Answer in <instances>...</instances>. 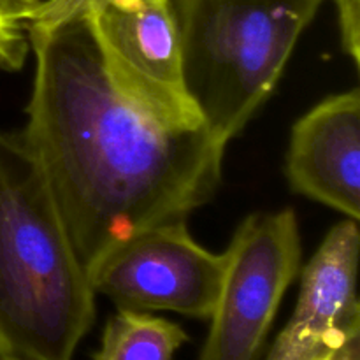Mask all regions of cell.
<instances>
[{
	"instance_id": "obj_1",
	"label": "cell",
	"mask_w": 360,
	"mask_h": 360,
	"mask_svg": "<svg viewBox=\"0 0 360 360\" xmlns=\"http://www.w3.org/2000/svg\"><path fill=\"white\" fill-rule=\"evenodd\" d=\"M25 27L35 76L21 136L88 274L127 239L206 204L225 148L204 125L165 122L132 101L108 72L83 13Z\"/></svg>"
},
{
	"instance_id": "obj_2",
	"label": "cell",
	"mask_w": 360,
	"mask_h": 360,
	"mask_svg": "<svg viewBox=\"0 0 360 360\" xmlns=\"http://www.w3.org/2000/svg\"><path fill=\"white\" fill-rule=\"evenodd\" d=\"M95 292L37 157L0 132V359L72 360Z\"/></svg>"
},
{
	"instance_id": "obj_3",
	"label": "cell",
	"mask_w": 360,
	"mask_h": 360,
	"mask_svg": "<svg viewBox=\"0 0 360 360\" xmlns=\"http://www.w3.org/2000/svg\"><path fill=\"white\" fill-rule=\"evenodd\" d=\"M326 0H172L186 95L225 144L273 94Z\"/></svg>"
},
{
	"instance_id": "obj_4",
	"label": "cell",
	"mask_w": 360,
	"mask_h": 360,
	"mask_svg": "<svg viewBox=\"0 0 360 360\" xmlns=\"http://www.w3.org/2000/svg\"><path fill=\"white\" fill-rule=\"evenodd\" d=\"M224 257V280L200 360H260L281 299L301 266L295 213L248 217Z\"/></svg>"
},
{
	"instance_id": "obj_5",
	"label": "cell",
	"mask_w": 360,
	"mask_h": 360,
	"mask_svg": "<svg viewBox=\"0 0 360 360\" xmlns=\"http://www.w3.org/2000/svg\"><path fill=\"white\" fill-rule=\"evenodd\" d=\"M225 257L193 241L185 220L155 225L105 253L88 273L95 294L120 309L210 319Z\"/></svg>"
},
{
	"instance_id": "obj_6",
	"label": "cell",
	"mask_w": 360,
	"mask_h": 360,
	"mask_svg": "<svg viewBox=\"0 0 360 360\" xmlns=\"http://www.w3.org/2000/svg\"><path fill=\"white\" fill-rule=\"evenodd\" d=\"M81 13L112 81L132 101L165 122L202 125L183 84L172 0H94Z\"/></svg>"
},
{
	"instance_id": "obj_7",
	"label": "cell",
	"mask_w": 360,
	"mask_h": 360,
	"mask_svg": "<svg viewBox=\"0 0 360 360\" xmlns=\"http://www.w3.org/2000/svg\"><path fill=\"white\" fill-rule=\"evenodd\" d=\"M360 234L355 220L338 224L302 271L290 322L267 360H322L360 334L357 297Z\"/></svg>"
},
{
	"instance_id": "obj_8",
	"label": "cell",
	"mask_w": 360,
	"mask_h": 360,
	"mask_svg": "<svg viewBox=\"0 0 360 360\" xmlns=\"http://www.w3.org/2000/svg\"><path fill=\"white\" fill-rule=\"evenodd\" d=\"M292 188L350 220L360 218V91L333 95L292 129L287 157Z\"/></svg>"
},
{
	"instance_id": "obj_9",
	"label": "cell",
	"mask_w": 360,
	"mask_h": 360,
	"mask_svg": "<svg viewBox=\"0 0 360 360\" xmlns=\"http://www.w3.org/2000/svg\"><path fill=\"white\" fill-rule=\"evenodd\" d=\"M186 341L178 323L146 311L120 309L105 326L94 360H174Z\"/></svg>"
},
{
	"instance_id": "obj_10",
	"label": "cell",
	"mask_w": 360,
	"mask_h": 360,
	"mask_svg": "<svg viewBox=\"0 0 360 360\" xmlns=\"http://www.w3.org/2000/svg\"><path fill=\"white\" fill-rule=\"evenodd\" d=\"M25 30L20 7L11 0H0V69L16 70L23 65L30 48Z\"/></svg>"
},
{
	"instance_id": "obj_11",
	"label": "cell",
	"mask_w": 360,
	"mask_h": 360,
	"mask_svg": "<svg viewBox=\"0 0 360 360\" xmlns=\"http://www.w3.org/2000/svg\"><path fill=\"white\" fill-rule=\"evenodd\" d=\"M94 0H39L35 6L23 11L21 20L25 25H55L77 16Z\"/></svg>"
},
{
	"instance_id": "obj_12",
	"label": "cell",
	"mask_w": 360,
	"mask_h": 360,
	"mask_svg": "<svg viewBox=\"0 0 360 360\" xmlns=\"http://www.w3.org/2000/svg\"><path fill=\"white\" fill-rule=\"evenodd\" d=\"M340 14V28L343 49L360 63V0H333Z\"/></svg>"
},
{
	"instance_id": "obj_13",
	"label": "cell",
	"mask_w": 360,
	"mask_h": 360,
	"mask_svg": "<svg viewBox=\"0 0 360 360\" xmlns=\"http://www.w3.org/2000/svg\"><path fill=\"white\" fill-rule=\"evenodd\" d=\"M322 360H360V334L345 341L340 348L330 352Z\"/></svg>"
},
{
	"instance_id": "obj_14",
	"label": "cell",
	"mask_w": 360,
	"mask_h": 360,
	"mask_svg": "<svg viewBox=\"0 0 360 360\" xmlns=\"http://www.w3.org/2000/svg\"><path fill=\"white\" fill-rule=\"evenodd\" d=\"M11 2L14 4V6H18L21 9V14H23V11H27L28 7L35 6V4L39 2V0H11Z\"/></svg>"
},
{
	"instance_id": "obj_15",
	"label": "cell",
	"mask_w": 360,
	"mask_h": 360,
	"mask_svg": "<svg viewBox=\"0 0 360 360\" xmlns=\"http://www.w3.org/2000/svg\"><path fill=\"white\" fill-rule=\"evenodd\" d=\"M0 360H2V359H0Z\"/></svg>"
}]
</instances>
